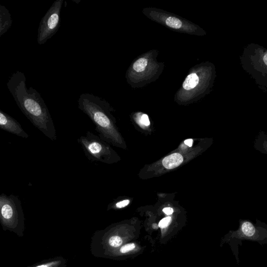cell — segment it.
<instances>
[{
  "mask_svg": "<svg viewBox=\"0 0 267 267\" xmlns=\"http://www.w3.org/2000/svg\"><path fill=\"white\" fill-rule=\"evenodd\" d=\"M122 240L119 237L114 236L111 237L109 241V244L114 247H118L121 246L122 244Z\"/></svg>",
  "mask_w": 267,
  "mask_h": 267,
  "instance_id": "13",
  "label": "cell"
},
{
  "mask_svg": "<svg viewBox=\"0 0 267 267\" xmlns=\"http://www.w3.org/2000/svg\"><path fill=\"white\" fill-rule=\"evenodd\" d=\"M145 14L149 18L173 29L188 33H195L198 31V27H195L194 25H191L186 21H183L176 17L168 14L154 10H148V12H145Z\"/></svg>",
  "mask_w": 267,
  "mask_h": 267,
  "instance_id": "5",
  "label": "cell"
},
{
  "mask_svg": "<svg viewBox=\"0 0 267 267\" xmlns=\"http://www.w3.org/2000/svg\"><path fill=\"white\" fill-rule=\"evenodd\" d=\"M25 74L17 71L7 83L15 101L31 123L50 140H57L55 124L40 94L32 87L27 89Z\"/></svg>",
  "mask_w": 267,
  "mask_h": 267,
  "instance_id": "1",
  "label": "cell"
},
{
  "mask_svg": "<svg viewBox=\"0 0 267 267\" xmlns=\"http://www.w3.org/2000/svg\"><path fill=\"white\" fill-rule=\"evenodd\" d=\"M255 148L258 151L267 154V136L261 131L255 142Z\"/></svg>",
  "mask_w": 267,
  "mask_h": 267,
  "instance_id": "10",
  "label": "cell"
},
{
  "mask_svg": "<svg viewBox=\"0 0 267 267\" xmlns=\"http://www.w3.org/2000/svg\"><path fill=\"white\" fill-rule=\"evenodd\" d=\"M183 161L182 156L179 153H175L164 158L162 164L166 169H172L179 166Z\"/></svg>",
  "mask_w": 267,
  "mask_h": 267,
  "instance_id": "9",
  "label": "cell"
},
{
  "mask_svg": "<svg viewBox=\"0 0 267 267\" xmlns=\"http://www.w3.org/2000/svg\"><path fill=\"white\" fill-rule=\"evenodd\" d=\"M163 211L167 215L172 214L173 212V209L171 208H165Z\"/></svg>",
  "mask_w": 267,
  "mask_h": 267,
  "instance_id": "18",
  "label": "cell"
},
{
  "mask_svg": "<svg viewBox=\"0 0 267 267\" xmlns=\"http://www.w3.org/2000/svg\"><path fill=\"white\" fill-rule=\"evenodd\" d=\"M201 82L200 76L196 72H192L186 78L183 83L182 88L187 92H194Z\"/></svg>",
  "mask_w": 267,
  "mask_h": 267,
  "instance_id": "8",
  "label": "cell"
},
{
  "mask_svg": "<svg viewBox=\"0 0 267 267\" xmlns=\"http://www.w3.org/2000/svg\"><path fill=\"white\" fill-rule=\"evenodd\" d=\"M85 156L91 161L109 163L112 159V150L108 145L98 136L88 131L85 136L78 140Z\"/></svg>",
  "mask_w": 267,
  "mask_h": 267,
  "instance_id": "3",
  "label": "cell"
},
{
  "mask_svg": "<svg viewBox=\"0 0 267 267\" xmlns=\"http://www.w3.org/2000/svg\"><path fill=\"white\" fill-rule=\"evenodd\" d=\"M12 23L9 10L5 6H0V37L9 29Z\"/></svg>",
  "mask_w": 267,
  "mask_h": 267,
  "instance_id": "7",
  "label": "cell"
},
{
  "mask_svg": "<svg viewBox=\"0 0 267 267\" xmlns=\"http://www.w3.org/2000/svg\"><path fill=\"white\" fill-rule=\"evenodd\" d=\"M63 0H56L42 19L38 30L37 42L46 43L59 30L61 23V11Z\"/></svg>",
  "mask_w": 267,
  "mask_h": 267,
  "instance_id": "4",
  "label": "cell"
},
{
  "mask_svg": "<svg viewBox=\"0 0 267 267\" xmlns=\"http://www.w3.org/2000/svg\"><path fill=\"white\" fill-rule=\"evenodd\" d=\"M78 107L94 123L100 138L107 142L116 141L110 107L105 100L90 94H83L78 100Z\"/></svg>",
  "mask_w": 267,
  "mask_h": 267,
  "instance_id": "2",
  "label": "cell"
},
{
  "mask_svg": "<svg viewBox=\"0 0 267 267\" xmlns=\"http://www.w3.org/2000/svg\"><path fill=\"white\" fill-rule=\"evenodd\" d=\"M185 143L189 147H192L193 145V140L191 139L186 140Z\"/></svg>",
  "mask_w": 267,
  "mask_h": 267,
  "instance_id": "19",
  "label": "cell"
},
{
  "mask_svg": "<svg viewBox=\"0 0 267 267\" xmlns=\"http://www.w3.org/2000/svg\"><path fill=\"white\" fill-rule=\"evenodd\" d=\"M136 248V245L135 244H128L122 246L120 249V251L122 253H127L130 250H133Z\"/></svg>",
  "mask_w": 267,
  "mask_h": 267,
  "instance_id": "14",
  "label": "cell"
},
{
  "mask_svg": "<svg viewBox=\"0 0 267 267\" xmlns=\"http://www.w3.org/2000/svg\"><path fill=\"white\" fill-rule=\"evenodd\" d=\"M139 123L145 126H148L150 125V121L147 114H142L139 118Z\"/></svg>",
  "mask_w": 267,
  "mask_h": 267,
  "instance_id": "15",
  "label": "cell"
},
{
  "mask_svg": "<svg viewBox=\"0 0 267 267\" xmlns=\"http://www.w3.org/2000/svg\"><path fill=\"white\" fill-rule=\"evenodd\" d=\"M148 65V60L146 58H141L132 65V70L138 73H144Z\"/></svg>",
  "mask_w": 267,
  "mask_h": 267,
  "instance_id": "11",
  "label": "cell"
},
{
  "mask_svg": "<svg viewBox=\"0 0 267 267\" xmlns=\"http://www.w3.org/2000/svg\"><path fill=\"white\" fill-rule=\"evenodd\" d=\"M0 128L23 139L29 137L21 125L2 110H0Z\"/></svg>",
  "mask_w": 267,
  "mask_h": 267,
  "instance_id": "6",
  "label": "cell"
},
{
  "mask_svg": "<svg viewBox=\"0 0 267 267\" xmlns=\"http://www.w3.org/2000/svg\"><path fill=\"white\" fill-rule=\"evenodd\" d=\"M242 230L244 235L248 237H252L255 233V228L253 225L248 221L243 224Z\"/></svg>",
  "mask_w": 267,
  "mask_h": 267,
  "instance_id": "12",
  "label": "cell"
},
{
  "mask_svg": "<svg viewBox=\"0 0 267 267\" xmlns=\"http://www.w3.org/2000/svg\"><path fill=\"white\" fill-rule=\"evenodd\" d=\"M129 203V200H124L123 201L116 203L115 204V207L118 208H122L127 206Z\"/></svg>",
  "mask_w": 267,
  "mask_h": 267,
  "instance_id": "17",
  "label": "cell"
},
{
  "mask_svg": "<svg viewBox=\"0 0 267 267\" xmlns=\"http://www.w3.org/2000/svg\"><path fill=\"white\" fill-rule=\"evenodd\" d=\"M171 221V218L170 216L166 217V218L161 220L159 224V227L161 228H164L168 227L169 224Z\"/></svg>",
  "mask_w": 267,
  "mask_h": 267,
  "instance_id": "16",
  "label": "cell"
},
{
  "mask_svg": "<svg viewBox=\"0 0 267 267\" xmlns=\"http://www.w3.org/2000/svg\"><path fill=\"white\" fill-rule=\"evenodd\" d=\"M36 267H48L46 265H39V266H37Z\"/></svg>",
  "mask_w": 267,
  "mask_h": 267,
  "instance_id": "20",
  "label": "cell"
}]
</instances>
